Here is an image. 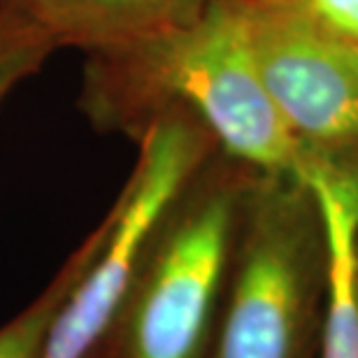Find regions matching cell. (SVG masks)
<instances>
[{
  "label": "cell",
  "instance_id": "cell-8",
  "mask_svg": "<svg viewBox=\"0 0 358 358\" xmlns=\"http://www.w3.org/2000/svg\"><path fill=\"white\" fill-rule=\"evenodd\" d=\"M75 266L73 259L66 261L56 277L45 286V291L33 303L24 307L17 317H12L5 326H0V358H40L45 349L49 328H52L56 312L73 284Z\"/></svg>",
  "mask_w": 358,
  "mask_h": 358
},
{
  "label": "cell",
  "instance_id": "cell-6",
  "mask_svg": "<svg viewBox=\"0 0 358 358\" xmlns=\"http://www.w3.org/2000/svg\"><path fill=\"white\" fill-rule=\"evenodd\" d=\"M300 179L328 242V305L319 358H358V166L307 154Z\"/></svg>",
  "mask_w": 358,
  "mask_h": 358
},
{
  "label": "cell",
  "instance_id": "cell-1",
  "mask_svg": "<svg viewBox=\"0 0 358 358\" xmlns=\"http://www.w3.org/2000/svg\"><path fill=\"white\" fill-rule=\"evenodd\" d=\"M82 110L98 128L135 135L182 110L221 154L263 175L300 179L307 161L263 84L240 0H212L173 28L87 54Z\"/></svg>",
  "mask_w": 358,
  "mask_h": 358
},
{
  "label": "cell",
  "instance_id": "cell-5",
  "mask_svg": "<svg viewBox=\"0 0 358 358\" xmlns=\"http://www.w3.org/2000/svg\"><path fill=\"white\" fill-rule=\"evenodd\" d=\"M272 103L307 154L358 166V45L282 5L240 0Z\"/></svg>",
  "mask_w": 358,
  "mask_h": 358
},
{
  "label": "cell",
  "instance_id": "cell-2",
  "mask_svg": "<svg viewBox=\"0 0 358 358\" xmlns=\"http://www.w3.org/2000/svg\"><path fill=\"white\" fill-rule=\"evenodd\" d=\"M256 170L219 149L154 231L100 358H210Z\"/></svg>",
  "mask_w": 358,
  "mask_h": 358
},
{
  "label": "cell",
  "instance_id": "cell-11",
  "mask_svg": "<svg viewBox=\"0 0 358 358\" xmlns=\"http://www.w3.org/2000/svg\"><path fill=\"white\" fill-rule=\"evenodd\" d=\"M91 358H100V356H98V354H93V356H91Z\"/></svg>",
  "mask_w": 358,
  "mask_h": 358
},
{
  "label": "cell",
  "instance_id": "cell-10",
  "mask_svg": "<svg viewBox=\"0 0 358 358\" xmlns=\"http://www.w3.org/2000/svg\"><path fill=\"white\" fill-rule=\"evenodd\" d=\"M282 5L358 45V0H259Z\"/></svg>",
  "mask_w": 358,
  "mask_h": 358
},
{
  "label": "cell",
  "instance_id": "cell-3",
  "mask_svg": "<svg viewBox=\"0 0 358 358\" xmlns=\"http://www.w3.org/2000/svg\"><path fill=\"white\" fill-rule=\"evenodd\" d=\"M326 305L328 242L310 186L256 173L210 358H319Z\"/></svg>",
  "mask_w": 358,
  "mask_h": 358
},
{
  "label": "cell",
  "instance_id": "cell-7",
  "mask_svg": "<svg viewBox=\"0 0 358 358\" xmlns=\"http://www.w3.org/2000/svg\"><path fill=\"white\" fill-rule=\"evenodd\" d=\"M54 49L84 54L149 38L203 12L212 0H0Z\"/></svg>",
  "mask_w": 358,
  "mask_h": 358
},
{
  "label": "cell",
  "instance_id": "cell-4",
  "mask_svg": "<svg viewBox=\"0 0 358 358\" xmlns=\"http://www.w3.org/2000/svg\"><path fill=\"white\" fill-rule=\"evenodd\" d=\"M138 159L103 221L70 256L73 284L40 358H91L110 335L149 240L191 177L217 152L182 110H166L138 135Z\"/></svg>",
  "mask_w": 358,
  "mask_h": 358
},
{
  "label": "cell",
  "instance_id": "cell-9",
  "mask_svg": "<svg viewBox=\"0 0 358 358\" xmlns=\"http://www.w3.org/2000/svg\"><path fill=\"white\" fill-rule=\"evenodd\" d=\"M56 52L45 35L0 3V107L21 82L33 77Z\"/></svg>",
  "mask_w": 358,
  "mask_h": 358
}]
</instances>
